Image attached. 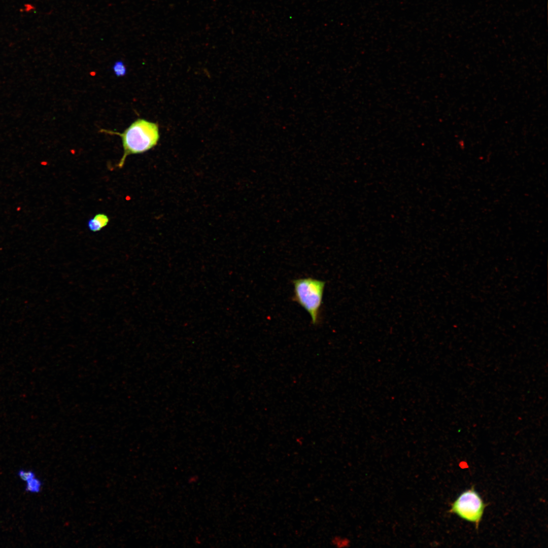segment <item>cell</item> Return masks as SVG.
<instances>
[{
	"instance_id": "cell-1",
	"label": "cell",
	"mask_w": 548,
	"mask_h": 548,
	"mask_svg": "<svg viewBox=\"0 0 548 548\" xmlns=\"http://www.w3.org/2000/svg\"><path fill=\"white\" fill-rule=\"evenodd\" d=\"M100 131L121 138L123 155L118 164L119 168L123 167L128 155L147 151L157 144L159 139L158 125L143 119H137L121 133L106 129Z\"/></svg>"
},
{
	"instance_id": "cell-2",
	"label": "cell",
	"mask_w": 548,
	"mask_h": 548,
	"mask_svg": "<svg viewBox=\"0 0 548 548\" xmlns=\"http://www.w3.org/2000/svg\"><path fill=\"white\" fill-rule=\"evenodd\" d=\"M293 284L294 295L292 300L307 312L313 325H318L320 321L325 282L312 278H306L294 280Z\"/></svg>"
},
{
	"instance_id": "cell-3",
	"label": "cell",
	"mask_w": 548,
	"mask_h": 548,
	"mask_svg": "<svg viewBox=\"0 0 548 548\" xmlns=\"http://www.w3.org/2000/svg\"><path fill=\"white\" fill-rule=\"evenodd\" d=\"M486 505L472 487L462 492L452 504L450 512L478 526L482 518Z\"/></svg>"
},
{
	"instance_id": "cell-4",
	"label": "cell",
	"mask_w": 548,
	"mask_h": 548,
	"mask_svg": "<svg viewBox=\"0 0 548 548\" xmlns=\"http://www.w3.org/2000/svg\"><path fill=\"white\" fill-rule=\"evenodd\" d=\"M109 221V218L105 214L99 213L89 220L87 225L90 230L93 232L100 231L106 226Z\"/></svg>"
},
{
	"instance_id": "cell-5",
	"label": "cell",
	"mask_w": 548,
	"mask_h": 548,
	"mask_svg": "<svg viewBox=\"0 0 548 548\" xmlns=\"http://www.w3.org/2000/svg\"><path fill=\"white\" fill-rule=\"evenodd\" d=\"M42 481L36 476L26 482L25 491L31 493H38L42 487Z\"/></svg>"
},
{
	"instance_id": "cell-6",
	"label": "cell",
	"mask_w": 548,
	"mask_h": 548,
	"mask_svg": "<svg viewBox=\"0 0 548 548\" xmlns=\"http://www.w3.org/2000/svg\"><path fill=\"white\" fill-rule=\"evenodd\" d=\"M333 545L338 547H344L349 546L350 541L346 538L340 536H335L331 539Z\"/></svg>"
},
{
	"instance_id": "cell-7",
	"label": "cell",
	"mask_w": 548,
	"mask_h": 548,
	"mask_svg": "<svg viewBox=\"0 0 548 548\" xmlns=\"http://www.w3.org/2000/svg\"><path fill=\"white\" fill-rule=\"evenodd\" d=\"M18 476L23 481L26 482L29 480L36 476L33 471L20 469L18 472Z\"/></svg>"
},
{
	"instance_id": "cell-8",
	"label": "cell",
	"mask_w": 548,
	"mask_h": 548,
	"mask_svg": "<svg viewBox=\"0 0 548 548\" xmlns=\"http://www.w3.org/2000/svg\"><path fill=\"white\" fill-rule=\"evenodd\" d=\"M114 71L117 76H123L125 73V67L122 62L117 61L114 65Z\"/></svg>"
}]
</instances>
